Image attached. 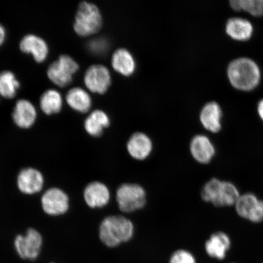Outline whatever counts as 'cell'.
<instances>
[{"instance_id":"1","label":"cell","mask_w":263,"mask_h":263,"mask_svg":"<svg viewBox=\"0 0 263 263\" xmlns=\"http://www.w3.org/2000/svg\"><path fill=\"white\" fill-rule=\"evenodd\" d=\"M232 86L241 91H251L257 87L261 73L258 66L249 58H239L230 62L228 70Z\"/></svg>"},{"instance_id":"2","label":"cell","mask_w":263,"mask_h":263,"mask_svg":"<svg viewBox=\"0 0 263 263\" xmlns=\"http://www.w3.org/2000/svg\"><path fill=\"white\" fill-rule=\"evenodd\" d=\"M133 222L124 216L114 215L106 217L101 222L99 236L102 242L109 248H115L129 241L134 235Z\"/></svg>"},{"instance_id":"3","label":"cell","mask_w":263,"mask_h":263,"mask_svg":"<svg viewBox=\"0 0 263 263\" xmlns=\"http://www.w3.org/2000/svg\"><path fill=\"white\" fill-rule=\"evenodd\" d=\"M239 196L234 184L216 178L209 180L201 191L202 199L205 202L218 207L235 205Z\"/></svg>"},{"instance_id":"4","label":"cell","mask_w":263,"mask_h":263,"mask_svg":"<svg viewBox=\"0 0 263 263\" xmlns=\"http://www.w3.org/2000/svg\"><path fill=\"white\" fill-rule=\"evenodd\" d=\"M103 25V18L97 6L86 2L79 6L75 17L74 29L77 34L87 37L96 34Z\"/></svg>"},{"instance_id":"5","label":"cell","mask_w":263,"mask_h":263,"mask_svg":"<svg viewBox=\"0 0 263 263\" xmlns=\"http://www.w3.org/2000/svg\"><path fill=\"white\" fill-rule=\"evenodd\" d=\"M116 200L121 212L132 213L145 206L146 194L145 190L139 184L124 183L118 187Z\"/></svg>"},{"instance_id":"6","label":"cell","mask_w":263,"mask_h":263,"mask_svg":"<svg viewBox=\"0 0 263 263\" xmlns=\"http://www.w3.org/2000/svg\"><path fill=\"white\" fill-rule=\"evenodd\" d=\"M44 239L37 230L29 228L25 235L16 236L14 245L19 257L24 260L34 261L41 254Z\"/></svg>"},{"instance_id":"7","label":"cell","mask_w":263,"mask_h":263,"mask_svg":"<svg viewBox=\"0 0 263 263\" xmlns=\"http://www.w3.org/2000/svg\"><path fill=\"white\" fill-rule=\"evenodd\" d=\"M79 70V65L74 59L67 55H62L57 61L49 66L47 74L58 86H67L73 80V76Z\"/></svg>"},{"instance_id":"8","label":"cell","mask_w":263,"mask_h":263,"mask_svg":"<svg viewBox=\"0 0 263 263\" xmlns=\"http://www.w3.org/2000/svg\"><path fill=\"white\" fill-rule=\"evenodd\" d=\"M41 204L45 213L50 216H59L69 209V197L63 190L58 188L47 190L42 196Z\"/></svg>"},{"instance_id":"9","label":"cell","mask_w":263,"mask_h":263,"mask_svg":"<svg viewBox=\"0 0 263 263\" xmlns=\"http://www.w3.org/2000/svg\"><path fill=\"white\" fill-rule=\"evenodd\" d=\"M109 70L102 65H94L87 69L84 76V83L88 90L95 93H106L111 84Z\"/></svg>"},{"instance_id":"10","label":"cell","mask_w":263,"mask_h":263,"mask_svg":"<svg viewBox=\"0 0 263 263\" xmlns=\"http://www.w3.org/2000/svg\"><path fill=\"white\" fill-rule=\"evenodd\" d=\"M235 205L236 212L241 218L256 223L262 221L263 201L254 194L240 195Z\"/></svg>"},{"instance_id":"11","label":"cell","mask_w":263,"mask_h":263,"mask_svg":"<svg viewBox=\"0 0 263 263\" xmlns=\"http://www.w3.org/2000/svg\"><path fill=\"white\" fill-rule=\"evenodd\" d=\"M16 183L22 193L26 195H34L42 190L44 185V178L39 170L28 167L20 172Z\"/></svg>"},{"instance_id":"12","label":"cell","mask_w":263,"mask_h":263,"mask_svg":"<svg viewBox=\"0 0 263 263\" xmlns=\"http://www.w3.org/2000/svg\"><path fill=\"white\" fill-rule=\"evenodd\" d=\"M190 153L193 159L200 164H208L215 155L216 150L212 141L204 135H197L190 142Z\"/></svg>"},{"instance_id":"13","label":"cell","mask_w":263,"mask_h":263,"mask_svg":"<svg viewBox=\"0 0 263 263\" xmlns=\"http://www.w3.org/2000/svg\"><path fill=\"white\" fill-rule=\"evenodd\" d=\"M153 149V141L146 134L138 132L132 135L127 143V150L134 159L142 161L149 157Z\"/></svg>"},{"instance_id":"14","label":"cell","mask_w":263,"mask_h":263,"mask_svg":"<svg viewBox=\"0 0 263 263\" xmlns=\"http://www.w3.org/2000/svg\"><path fill=\"white\" fill-rule=\"evenodd\" d=\"M84 197L85 203L90 208H102L110 201V191L103 183L95 181L85 187Z\"/></svg>"},{"instance_id":"15","label":"cell","mask_w":263,"mask_h":263,"mask_svg":"<svg viewBox=\"0 0 263 263\" xmlns=\"http://www.w3.org/2000/svg\"><path fill=\"white\" fill-rule=\"evenodd\" d=\"M222 111L216 102L206 103L200 113V121L202 126L210 133H218L222 128Z\"/></svg>"},{"instance_id":"16","label":"cell","mask_w":263,"mask_h":263,"mask_svg":"<svg viewBox=\"0 0 263 263\" xmlns=\"http://www.w3.org/2000/svg\"><path fill=\"white\" fill-rule=\"evenodd\" d=\"M37 110L30 101L21 100L16 102L12 114V119L19 127L29 129L34 124Z\"/></svg>"},{"instance_id":"17","label":"cell","mask_w":263,"mask_h":263,"mask_svg":"<svg viewBox=\"0 0 263 263\" xmlns=\"http://www.w3.org/2000/svg\"><path fill=\"white\" fill-rule=\"evenodd\" d=\"M20 48L25 53L32 54L37 62H44L48 57V47L47 43L35 35H26L21 42Z\"/></svg>"},{"instance_id":"18","label":"cell","mask_w":263,"mask_h":263,"mask_svg":"<svg viewBox=\"0 0 263 263\" xmlns=\"http://www.w3.org/2000/svg\"><path fill=\"white\" fill-rule=\"evenodd\" d=\"M231 241L229 236L223 232H216L210 236L205 243L206 254L212 258L223 259L229 251Z\"/></svg>"},{"instance_id":"19","label":"cell","mask_w":263,"mask_h":263,"mask_svg":"<svg viewBox=\"0 0 263 263\" xmlns=\"http://www.w3.org/2000/svg\"><path fill=\"white\" fill-rule=\"evenodd\" d=\"M109 117L101 110H95L88 115L84 121V128L88 134L94 137H99L103 134L105 129L110 126Z\"/></svg>"},{"instance_id":"20","label":"cell","mask_w":263,"mask_h":263,"mask_svg":"<svg viewBox=\"0 0 263 263\" xmlns=\"http://www.w3.org/2000/svg\"><path fill=\"white\" fill-rule=\"evenodd\" d=\"M227 34L234 40L246 41L252 37L253 26L246 19L241 18H230L227 23Z\"/></svg>"},{"instance_id":"21","label":"cell","mask_w":263,"mask_h":263,"mask_svg":"<svg viewBox=\"0 0 263 263\" xmlns=\"http://www.w3.org/2000/svg\"><path fill=\"white\" fill-rule=\"evenodd\" d=\"M111 65L118 73L129 77L136 70V61L129 51L120 48L115 51L111 58Z\"/></svg>"},{"instance_id":"22","label":"cell","mask_w":263,"mask_h":263,"mask_svg":"<svg viewBox=\"0 0 263 263\" xmlns=\"http://www.w3.org/2000/svg\"><path fill=\"white\" fill-rule=\"evenodd\" d=\"M66 101L69 106L82 114L88 112L91 107L90 95L80 87H75L69 91L66 96Z\"/></svg>"},{"instance_id":"23","label":"cell","mask_w":263,"mask_h":263,"mask_svg":"<svg viewBox=\"0 0 263 263\" xmlns=\"http://www.w3.org/2000/svg\"><path fill=\"white\" fill-rule=\"evenodd\" d=\"M40 106L43 112L51 115L60 112L63 100L60 93L55 90H48L44 92L41 98Z\"/></svg>"},{"instance_id":"24","label":"cell","mask_w":263,"mask_h":263,"mask_svg":"<svg viewBox=\"0 0 263 263\" xmlns=\"http://www.w3.org/2000/svg\"><path fill=\"white\" fill-rule=\"evenodd\" d=\"M19 87V82L12 72L5 71L0 73V95L3 97L14 98Z\"/></svg>"},{"instance_id":"25","label":"cell","mask_w":263,"mask_h":263,"mask_svg":"<svg viewBox=\"0 0 263 263\" xmlns=\"http://www.w3.org/2000/svg\"><path fill=\"white\" fill-rule=\"evenodd\" d=\"M229 3L236 11H244L255 16L263 15V0H229Z\"/></svg>"},{"instance_id":"26","label":"cell","mask_w":263,"mask_h":263,"mask_svg":"<svg viewBox=\"0 0 263 263\" xmlns=\"http://www.w3.org/2000/svg\"><path fill=\"white\" fill-rule=\"evenodd\" d=\"M108 42L106 39L99 37L94 39L88 44V49L92 54L100 55L106 54L108 49Z\"/></svg>"},{"instance_id":"27","label":"cell","mask_w":263,"mask_h":263,"mask_svg":"<svg viewBox=\"0 0 263 263\" xmlns=\"http://www.w3.org/2000/svg\"><path fill=\"white\" fill-rule=\"evenodd\" d=\"M170 263H196L194 256L185 250H178L173 253Z\"/></svg>"},{"instance_id":"28","label":"cell","mask_w":263,"mask_h":263,"mask_svg":"<svg viewBox=\"0 0 263 263\" xmlns=\"http://www.w3.org/2000/svg\"><path fill=\"white\" fill-rule=\"evenodd\" d=\"M6 39V30L4 27L0 24V46L4 43Z\"/></svg>"},{"instance_id":"29","label":"cell","mask_w":263,"mask_h":263,"mask_svg":"<svg viewBox=\"0 0 263 263\" xmlns=\"http://www.w3.org/2000/svg\"><path fill=\"white\" fill-rule=\"evenodd\" d=\"M257 109L259 116L263 121V100L259 102Z\"/></svg>"},{"instance_id":"30","label":"cell","mask_w":263,"mask_h":263,"mask_svg":"<svg viewBox=\"0 0 263 263\" xmlns=\"http://www.w3.org/2000/svg\"><path fill=\"white\" fill-rule=\"evenodd\" d=\"M51 263H54V262H51Z\"/></svg>"}]
</instances>
